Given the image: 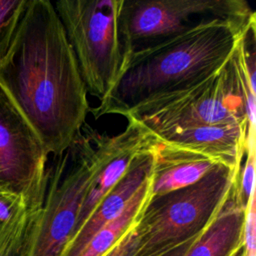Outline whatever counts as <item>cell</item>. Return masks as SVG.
I'll list each match as a JSON object with an SVG mask.
<instances>
[{
    "label": "cell",
    "mask_w": 256,
    "mask_h": 256,
    "mask_svg": "<svg viewBox=\"0 0 256 256\" xmlns=\"http://www.w3.org/2000/svg\"><path fill=\"white\" fill-rule=\"evenodd\" d=\"M53 5L86 91L100 102L115 84L123 62L119 29L122 0H60Z\"/></svg>",
    "instance_id": "cell-6"
},
{
    "label": "cell",
    "mask_w": 256,
    "mask_h": 256,
    "mask_svg": "<svg viewBox=\"0 0 256 256\" xmlns=\"http://www.w3.org/2000/svg\"><path fill=\"white\" fill-rule=\"evenodd\" d=\"M245 209L237 200L233 186L220 211L192 242L183 256H237L243 248Z\"/></svg>",
    "instance_id": "cell-13"
},
{
    "label": "cell",
    "mask_w": 256,
    "mask_h": 256,
    "mask_svg": "<svg viewBox=\"0 0 256 256\" xmlns=\"http://www.w3.org/2000/svg\"><path fill=\"white\" fill-rule=\"evenodd\" d=\"M151 177L139 188L124 210L101 228L79 256H104L136 224L151 197Z\"/></svg>",
    "instance_id": "cell-14"
},
{
    "label": "cell",
    "mask_w": 256,
    "mask_h": 256,
    "mask_svg": "<svg viewBox=\"0 0 256 256\" xmlns=\"http://www.w3.org/2000/svg\"><path fill=\"white\" fill-rule=\"evenodd\" d=\"M149 152L153 157L150 182L152 197L192 185L218 165L206 157L169 145L153 135Z\"/></svg>",
    "instance_id": "cell-12"
},
{
    "label": "cell",
    "mask_w": 256,
    "mask_h": 256,
    "mask_svg": "<svg viewBox=\"0 0 256 256\" xmlns=\"http://www.w3.org/2000/svg\"><path fill=\"white\" fill-rule=\"evenodd\" d=\"M27 0H0V59L5 54Z\"/></svg>",
    "instance_id": "cell-16"
},
{
    "label": "cell",
    "mask_w": 256,
    "mask_h": 256,
    "mask_svg": "<svg viewBox=\"0 0 256 256\" xmlns=\"http://www.w3.org/2000/svg\"><path fill=\"white\" fill-rule=\"evenodd\" d=\"M0 91L58 156L73 142L90 106L74 52L52 2L27 0L0 59Z\"/></svg>",
    "instance_id": "cell-1"
},
{
    "label": "cell",
    "mask_w": 256,
    "mask_h": 256,
    "mask_svg": "<svg viewBox=\"0 0 256 256\" xmlns=\"http://www.w3.org/2000/svg\"><path fill=\"white\" fill-rule=\"evenodd\" d=\"M96 131L76 135L48 169L44 201L31 226L24 256H61L69 243L95 167Z\"/></svg>",
    "instance_id": "cell-5"
},
{
    "label": "cell",
    "mask_w": 256,
    "mask_h": 256,
    "mask_svg": "<svg viewBox=\"0 0 256 256\" xmlns=\"http://www.w3.org/2000/svg\"><path fill=\"white\" fill-rule=\"evenodd\" d=\"M0 189H4V188H2V186H1V184H0ZM8 191V190H7Z\"/></svg>",
    "instance_id": "cell-21"
},
{
    "label": "cell",
    "mask_w": 256,
    "mask_h": 256,
    "mask_svg": "<svg viewBox=\"0 0 256 256\" xmlns=\"http://www.w3.org/2000/svg\"><path fill=\"white\" fill-rule=\"evenodd\" d=\"M38 212L24 218L9 231L0 243V256H24L27 238Z\"/></svg>",
    "instance_id": "cell-17"
},
{
    "label": "cell",
    "mask_w": 256,
    "mask_h": 256,
    "mask_svg": "<svg viewBox=\"0 0 256 256\" xmlns=\"http://www.w3.org/2000/svg\"><path fill=\"white\" fill-rule=\"evenodd\" d=\"M33 213L23 198L0 189V243L16 224Z\"/></svg>",
    "instance_id": "cell-15"
},
{
    "label": "cell",
    "mask_w": 256,
    "mask_h": 256,
    "mask_svg": "<svg viewBox=\"0 0 256 256\" xmlns=\"http://www.w3.org/2000/svg\"><path fill=\"white\" fill-rule=\"evenodd\" d=\"M256 192V191H255ZM253 193L245 209L242 244V256H256V193Z\"/></svg>",
    "instance_id": "cell-18"
},
{
    "label": "cell",
    "mask_w": 256,
    "mask_h": 256,
    "mask_svg": "<svg viewBox=\"0 0 256 256\" xmlns=\"http://www.w3.org/2000/svg\"><path fill=\"white\" fill-rule=\"evenodd\" d=\"M137 222L104 256H134L140 241Z\"/></svg>",
    "instance_id": "cell-19"
},
{
    "label": "cell",
    "mask_w": 256,
    "mask_h": 256,
    "mask_svg": "<svg viewBox=\"0 0 256 256\" xmlns=\"http://www.w3.org/2000/svg\"><path fill=\"white\" fill-rule=\"evenodd\" d=\"M48 153L31 126L0 91V184L41 209L48 181Z\"/></svg>",
    "instance_id": "cell-8"
},
{
    "label": "cell",
    "mask_w": 256,
    "mask_h": 256,
    "mask_svg": "<svg viewBox=\"0 0 256 256\" xmlns=\"http://www.w3.org/2000/svg\"><path fill=\"white\" fill-rule=\"evenodd\" d=\"M248 123L203 125L153 135L180 149L239 171L246 150Z\"/></svg>",
    "instance_id": "cell-10"
},
{
    "label": "cell",
    "mask_w": 256,
    "mask_h": 256,
    "mask_svg": "<svg viewBox=\"0 0 256 256\" xmlns=\"http://www.w3.org/2000/svg\"><path fill=\"white\" fill-rule=\"evenodd\" d=\"M256 94L236 49L214 75L189 88L149 99L124 117L155 135L203 125L241 124L255 127Z\"/></svg>",
    "instance_id": "cell-3"
},
{
    "label": "cell",
    "mask_w": 256,
    "mask_h": 256,
    "mask_svg": "<svg viewBox=\"0 0 256 256\" xmlns=\"http://www.w3.org/2000/svg\"><path fill=\"white\" fill-rule=\"evenodd\" d=\"M200 235V234H199ZM194 236L191 237L183 242H180L178 244H175L171 247L166 248L164 251H162L161 253H159L157 256H183L184 253L186 252V250L188 249V247L192 244V242L199 236Z\"/></svg>",
    "instance_id": "cell-20"
},
{
    "label": "cell",
    "mask_w": 256,
    "mask_h": 256,
    "mask_svg": "<svg viewBox=\"0 0 256 256\" xmlns=\"http://www.w3.org/2000/svg\"><path fill=\"white\" fill-rule=\"evenodd\" d=\"M215 20L246 25L256 15L244 0H122L123 56Z\"/></svg>",
    "instance_id": "cell-7"
},
{
    "label": "cell",
    "mask_w": 256,
    "mask_h": 256,
    "mask_svg": "<svg viewBox=\"0 0 256 256\" xmlns=\"http://www.w3.org/2000/svg\"><path fill=\"white\" fill-rule=\"evenodd\" d=\"M253 21L244 25L215 20L125 54L112 89L90 112L96 119L108 114L125 116L149 99L204 81L227 63Z\"/></svg>",
    "instance_id": "cell-2"
},
{
    "label": "cell",
    "mask_w": 256,
    "mask_h": 256,
    "mask_svg": "<svg viewBox=\"0 0 256 256\" xmlns=\"http://www.w3.org/2000/svg\"><path fill=\"white\" fill-rule=\"evenodd\" d=\"M151 140L152 135L131 119H128L125 129L116 135L109 136L96 131L94 172L82 202L72 237L83 226L102 198L124 175L132 161L139 154L149 152Z\"/></svg>",
    "instance_id": "cell-9"
},
{
    "label": "cell",
    "mask_w": 256,
    "mask_h": 256,
    "mask_svg": "<svg viewBox=\"0 0 256 256\" xmlns=\"http://www.w3.org/2000/svg\"><path fill=\"white\" fill-rule=\"evenodd\" d=\"M238 173L218 164L192 185L151 196L137 222L140 241L134 256H157L199 235L222 208Z\"/></svg>",
    "instance_id": "cell-4"
},
{
    "label": "cell",
    "mask_w": 256,
    "mask_h": 256,
    "mask_svg": "<svg viewBox=\"0 0 256 256\" xmlns=\"http://www.w3.org/2000/svg\"><path fill=\"white\" fill-rule=\"evenodd\" d=\"M152 168V154L150 152L139 154L71 238L61 256H79L90 239L124 210L139 188L151 177Z\"/></svg>",
    "instance_id": "cell-11"
}]
</instances>
